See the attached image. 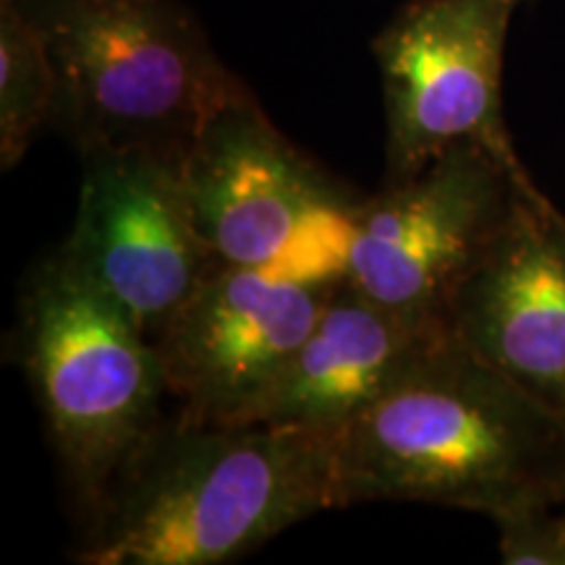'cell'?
<instances>
[{
  "label": "cell",
  "instance_id": "cell-5",
  "mask_svg": "<svg viewBox=\"0 0 565 565\" xmlns=\"http://www.w3.org/2000/svg\"><path fill=\"white\" fill-rule=\"evenodd\" d=\"M526 0H408L372 40L385 105V179L398 186L475 141L519 160L503 108L511 21Z\"/></svg>",
  "mask_w": 565,
  "mask_h": 565
},
{
  "label": "cell",
  "instance_id": "cell-6",
  "mask_svg": "<svg viewBox=\"0 0 565 565\" xmlns=\"http://www.w3.org/2000/svg\"><path fill=\"white\" fill-rule=\"evenodd\" d=\"M532 175L463 141L356 207L345 282L387 307L445 322L448 303L505 228Z\"/></svg>",
  "mask_w": 565,
  "mask_h": 565
},
{
  "label": "cell",
  "instance_id": "cell-8",
  "mask_svg": "<svg viewBox=\"0 0 565 565\" xmlns=\"http://www.w3.org/2000/svg\"><path fill=\"white\" fill-rule=\"evenodd\" d=\"M196 228L221 265L278 273L309 231L362 196L322 171L242 82L183 154Z\"/></svg>",
  "mask_w": 565,
  "mask_h": 565
},
{
  "label": "cell",
  "instance_id": "cell-3",
  "mask_svg": "<svg viewBox=\"0 0 565 565\" xmlns=\"http://www.w3.org/2000/svg\"><path fill=\"white\" fill-rule=\"evenodd\" d=\"M51 55L53 129L76 152L186 154L244 79L183 0H17Z\"/></svg>",
  "mask_w": 565,
  "mask_h": 565
},
{
  "label": "cell",
  "instance_id": "cell-14",
  "mask_svg": "<svg viewBox=\"0 0 565 565\" xmlns=\"http://www.w3.org/2000/svg\"><path fill=\"white\" fill-rule=\"evenodd\" d=\"M563 503H565V500H563Z\"/></svg>",
  "mask_w": 565,
  "mask_h": 565
},
{
  "label": "cell",
  "instance_id": "cell-4",
  "mask_svg": "<svg viewBox=\"0 0 565 565\" xmlns=\"http://www.w3.org/2000/svg\"><path fill=\"white\" fill-rule=\"evenodd\" d=\"M11 353L87 521L166 419L158 345L55 249L21 286Z\"/></svg>",
  "mask_w": 565,
  "mask_h": 565
},
{
  "label": "cell",
  "instance_id": "cell-12",
  "mask_svg": "<svg viewBox=\"0 0 565 565\" xmlns=\"http://www.w3.org/2000/svg\"><path fill=\"white\" fill-rule=\"evenodd\" d=\"M58 79L45 40L17 0H0V166L13 171L40 131L53 129Z\"/></svg>",
  "mask_w": 565,
  "mask_h": 565
},
{
  "label": "cell",
  "instance_id": "cell-11",
  "mask_svg": "<svg viewBox=\"0 0 565 565\" xmlns=\"http://www.w3.org/2000/svg\"><path fill=\"white\" fill-rule=\"evenodd\" d=\"M448 335L443 320L401 312L341 280L307 341L238 424L341 429Z\"/></svg>",
  "mask_w": 565,
  "mask_h": 565
},
{
  "label": "cell",
  "instance_id": "cell-2",
  "mask_svg": "<svg viewBox=\"0 0 565 565\" xmlns=\"http://www.w3.org/2000/svg\"><path fill=\"white\" fill-rule=\"evenodd\" d=\"M565 500V419L448 335L338 429L335 508L505 515Z\"/></svg>",
  "mask_w": 565,
  "mask_h": 565
},
{
  "label": "cell",
  "instance_id": "cell-7",
  "mask_svg": "<svg viewBox=\"0 0 565 565\" xmlns=\"http://www.w3.org/2000/svg\"><path fill=\"white\" fill-rule=\"evenodd\" d=\"M79 158V207L58 249L154 341L221 265L196 228L183 158L152 150H97Z\"/></svg>",
  "mask_w": 565,
  "mask_h": 565
},
{
  "label": "cell",
  "instance_id": "cell-13",
  "mask_svg": "<svg viewBox=\"0 0 565 565\" xmlns=\"http://www.w3.org/2000/svg\"><path fill=\"white\" fill-rule=\"evenodd\" d=\"M498 526V553L508 565H565V503L505 515Z\"/></svg>",
  "mask_w": 565,
  "mask_h": 565
},
{
  "label": "cell",
  "instance_id": "cell-1",
  "mask_svg": "<svg viewBox=\"0 0 565 565\" xmlns=\"http://www.w3.org/2000/svg\"><path fill=\"white\" fill-rule=\"evenodd\" d=\"M338 429L196 422L141 443L84 524L82 565H223L335 508Z\"/></svg>",
  "mask_w": 565,
  "mask_h": 565
},
{
  "label": "cell",
  "instance_id": "cell-9",
  "mask_svg": "<svg viewBox=\"0 0 565 565\" xmlns=\"http://www.w3.org/2000/svg\"><path fill=\"white\" fill-rule=\"evenodd\" d=\"M335 286L212 267L154 338L175 408L196 422H242L312 333Z\"/></svg>",
  "mask_w": 565,
  "mask_h": 565
},
{
  "label": "cell",
  "instance_id": "cell-10",
  "mask_svg": "<svg viewBox=\"0 0 565 565\" xmlns=\"http://www.w3.org/2000/svg\"><path fill=\"white\" fill-rule=\"evenodd\" d=\"M454 341L565 419V215L526 181L448 303Z\"/></svg>",
  "mask_w": 565,
  "mask_h": 565
}]
</instances>
